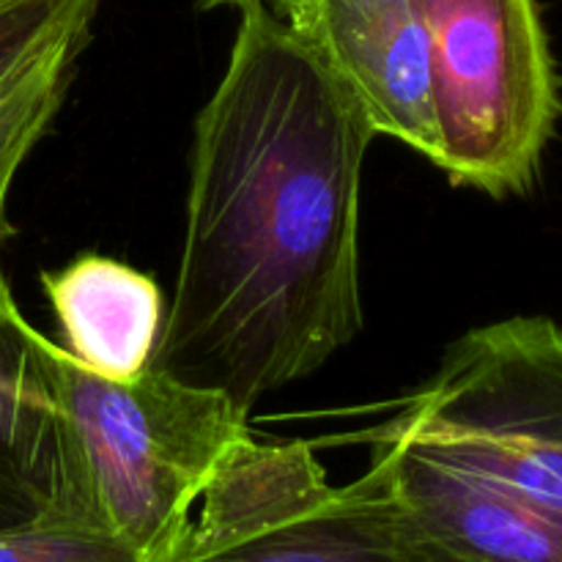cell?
<instances>
[{"instance_id":"1","label":"cell","mask_w":562,"mask_h":562,"mask_svg":"<svg viewBox=\"0 0 562 562\" xmlns=\"http://www.w3.org/2000/svg\"><path fill=\"white\" fill-rule=\"evenodd\" d=\"M239 11L195 119L184 245L151 368L250 415L362 329L360 184L376 135L267 0Z\"/></svg>"},{"instance_id":"2","label":"cell","mask_w":562,"mask_h":562,"mask_svg":"<svg viewBox=\"0 0 562 562\" xmlns=\"http://www.w3.org/2000/svg\"><path fill=\"white\" fill-rule=\"evenodd\" d=\"M60 514L159 562L225 459L250 439L247 415L217 390L148 366L132 382L88 371L64 349Z\"/></svg>"},{"instance_id":"3","label":"cell","mask_w":562,"mask_h":562,"mask_svg":"<svg viewBox=\"0 0 562 562\" xmlns=\"http://www.w3.org/2000/svg\"><path fill=\"white\" fill-rule=\"evenodd\" d=\"M373 434L406 439L562 525V327L519 316L470 329Z\"/></svg>"},{"instance_id":"4","label":"cell","mask_w":562,"mask_h":562,"mask_svg":"<svg viewBox=\"0 0 562 562\" xmlns=\"http://www.w3.org/2000/svg\"><path fill=\"white\" fill-rule=\"evenodd\" d=\"M415 5L431 47L437 168L492 198L527 195L562 110L538 0Z\"/></svg>"},{"instance_id":"5","label":"cell","mask_w":562,"mask_h":562,"mask_svg":"<svg viewBox=\"0 0 562 562\" xmlns=\"http://www.w3.org/2000/svg\"><path fill=\"white\" fill-rule=\"evenodd\" d=\"M159 562H431L382 470L333 486L307 442L245 439Z\"/></svg>"},{"instance_id":"6","label":"cell","mask_w":562,"mask_h":562,"mask_svg":"<svg viewBox=\"0 0 562 562\" xmlns=\"http://www.w3.org/2000/svg\"><path fill=\"white\" fill-rule=\"evenodd\" d=\"M313 49L373 135L437 165L431 47L415 0H267Z\"/></svg>"},{"instance_id":"7","label":"cell","mask_w":562,"mask_h":562,"mask_svg":"<svg viewBox=\"0 0 562 562\" xmlns=\"http://www.w3.org/2000/svg\"><path fill=\"white\" fill-rule=\"evenodd\" d=\"M368 439L431 562H562V525L541 510L406 439L373 431Z\"/></svg>"},{"instance_id":"8","label":"cell","mask_w":562,"mask_h":562,"mask_svg":"<svg viewBox=\"0 0 562 562\" xmlns=\"http://www.w3.org/2000/svg\"><path fill=\"white\" fill-rule=\"evenodd\" d=\"M60 360L64 346L22 316L0 269V521L5 527L60 514Z\"/></svg>"},{"instance_id":"9","label":"cell","mask_w":562,"mask_h":562,"mask_svg":"<svg viewBox=\"0 0 562 562\" xmlns=\"http://www.w3.org/2000/svg\"><path fill=\"white\" fill-rule=\"evenodd\" d=\"M44 294L64 329V349L88 371L132 382L151 366L165 300L157 280L110 256L75 258L42 274Z\"/></svg>"},{"instance_id":"10","label":"cell","mask_w":562,"mask_h":562,"mask_svg":"<svg viewBox=\"0 0 562 562\" xmlns=\"http://www.w3.org/2000/svg\"><path fill=\"white\" fill-rule=\"evenodd\" d=\"M99 0H0V97L60 55H80Z\"/></svg>"},{"instance_id":"11","label":"cell","mask_w":562,"mask_h":562,"mask_svg":"<svg viewBox=\"0 0 562 562\" xmlns=\"http://www.w3.org/2000/svg\"><path fill=\"white\" fill-rule=\"evenodd\" d=\"M75 58L77 55H60L49 60L0 97V250L14 236V225L5 214L11 184L58 115Z\"/></svg>"},{"instance_id":"12","label":"cell","mask_w":562,"mask_h":562,"mask_svg":"<svg viewBox=\"0 0 562 562\" xmlns=\"http://www.w3.org/2000/svg\"><path fill=\"white\" fill-rule=\"evenodd\" d=\"M0 562H146L132 547L69 516L0 527Z\"/></svg>"},{"instance_id":"13","label":"cell","mask_w":562,"mask_h":562,"mask_svg":"<svg viewBox=\"0 0 562 562\" xmlns=\"http://www.w3.org/2000/svg\"><path fill=\"white\" fill-rule=\"evenodd\" d=\"M198 3H201L203 9H223V5H236V9H241V5L252 3V0H198Z\"/></svg>"},{"instance_id":"14","label":"cell","mask_w":562,"mask_h":562,"mask_svg":"<svg viewBox=\"0 0 562 562\" xmlns=\"http://www.w3.org/2000/svg\"><path fill=\"white\" fill-rule=\"evenodd\" d=\"M0 527H5V525H3V521H0Z\"/></svg>"}]
</instances>
